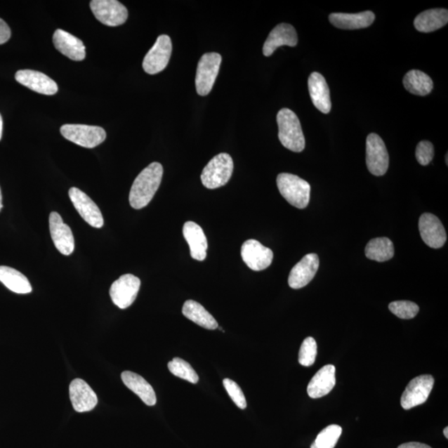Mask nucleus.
Returning a JSON list of instances; mask_svg holds the SVG:
<instances>
[{
    "label": "nucleus",
    "instance_id": "27",
    "mask_svg": "<svg viewBox=\"0 0 448 448\" xmlns=\"http://www.w3.org/2000/svg\"><path fill=\"white\" fill-rule=\"evenodd\" d=\"M183 315L191 322L199 324V327L207 330H216L218 324L213 315L197 301L189 300L185 301L182 309Z\"/></svg>",
    "mask_w": 448,
    "mask_h": 448
},
{
    "label": "nucleus",
    "instance_id": "12",
    "mask_svg": "<svg viewBox=\"0 0 448 448\" xmlns=\"http://www.w3.org/2000/svg\"><path fill=\"white\" fill-rule=\"evenodd\" d=\"M70 199L81 217L91 227L100 228L104 225V219L97 204L88 195L79 189L72 187L68 192Z\"/></svg>",
    "mask_w": 448,
    "mask_h": 448
},
{
    "label": "nucleus",
    "instance_id": "42",
    "mask_svg": "<svg viewBox=\"0 0 448 448\" xmlns=\"http://www.w3.org/2000/svg\"><path fill=\"white\" fill-rule=\"evenodd\" d=\"M446 163H447V164H448V162H447V155H446Z\"/></svg>",
    "mask_w": 448,
    "mask_h": 448
},
{
    "label": "nucleus",
    "instance_id": "34",
    "mask_svg": "<svg viewBox=\"0 0 448 448\" xmlns=\"http://www.w3.org/2000/svg\"><path fill=\"white\" fill-rule=\"evenodd\" d=\"M317 355V344L312 337L305 338L299 351V363L309 367L315 363Z\"/></svg>",
    "mask_w": 448,
    "mask_h": 448
},
{
    "label": "nucleus",
    "instance_id": "37",
    "mask_svg": "<svg viewBox=\"0 0 448 448\" xmlns=\"http://www.w3.org/2000/svg\"><path fill=\"white\" fill-rule=\"evenodd\" d=\"M11 37V30L8 25L0 18V45L8 42Z\"/></svg>",
    "mask_w": 448,
    "mask_h": 448
},
{
    "label": "nucleus",
    "instance_id": "4",
    "mask_svg": "<svg viewBox=\"0 0 448 448\" xmlns=\"http://www.w3.org/2000/svg\"><path fill=\"white\" fill-rule=\"evenodd\" d=\"M233 162L230 154L221 153L214 157L204 167L201 181L209 190H216L225 185L231 179Z\"/></svg>",
    "mask_w": 448,
    "mask_h": 448
},
{
    "label": "nucleus",
    "instance_id": "2",
    "mask_svg": "<svg viewBox=\"0 0 448 448\" xmlns=\"http://www.w3.org/2000/svg\"><path fill=\"white\" fill-rule=\"evenodd\" d=\"M278 137L284 147L294 152H301L305 149V140L299 118L291 110L283 108L277 117Z\"/></svg>",
    "mask_w": 448,
    "mask_h": 448
},
{
    "label": "nucleus",
    "instance_id": "9",
    "mask_svg": "<svg viewBox=\"0 0 448 448\" xmlns=\"http://www.w3.org/2000/svg\"><path fill=\"white\" fill-rule=\"evenodd\" d=\"M367 164L372 175H386L390 164L388 150L381 137L377 134H369L367 140Z\"/></svg>",
    "mask_w": 448,
    "mask_h": 448
},
{
    "label": "nucleus",
    "instance_id": "26",
    "mask_svg": "<svg viewBox=\"0 0 448 448\" xmlns=\"http://www.w3.org/2000/svg\"><path fill=\"white\" fill-rule=\"evenodd\" d=\"M448 22V11L445 8H433L424 11L414 20L415 29L422 33H431L444 27Z\"/></svg>",
    "mask_w": 448,
    "mask_h": 448
},
{
    "label": "nucleus",
    "instance_id": "8",
    "mask_svg": "<svg viewBox=\"0 0 448 448\" xmlns=\"http://www.w3.org/2000/svg\"><path fill=\"white\" fill-rule=\"evenodd\" d=\"M90 7L95 18L105 25L120 26L127 20V8L117 0H93Z\"/></svg>",
    "mask_w": 448,
    "mask_h": 448
},
{
    "label": "nucleus",
    "instance_id": "38",
    "mask_svg": "<svg viewBox=\"0 0 448 448\" xmlns=\"http://www.w3.org/2000/svg\"><path fill=\"white\" fill-rule=\"evenodd\" d=\"M397 448H432L427 444H423V443L420 442H407L404 443V444L400 445Z\"/></svg>",
    "mask_w": 448,
    "mask_h": 448
},
{
    "label": "nucleus",
    "instance_id": "10",
    "mask_svg": "<svg viewBox=\"0 0 448 448\" xmlns=\"http://www.w3.org/2000/svg\"><path fill=\"white\" fill-rule=\"evenodd\" d=\"M140 287V280L138 277L126 274L121 276L110 289V296L113 303L120 309H126L133 304Z\"/></svg>",
    "mask_w": 448,
    "mask_h": 448
},
{
    "label": "nucleus",
    "instance_id": "30",
    "mask_svg": "<svg viewBox=\"0 0 448 448\" xmlns=\"http://www.w3.org/2000/svg\"><path fill=\"white\" fill-rule=\"evenodd\" d=\"M364 253L370 260L378 263L386 262L394 257V244L388 237H377L369 242L365 246Z\"/></svg>",
    "mask_w": 448,
    "mask_h": 448
},
{
    "label": "nucleus",
    "instance_id": "19",
    "mask_svg": "<svg viewBox=\"0 0 448 448\" xmlns=\"http://www.w3.org/2000/svg\"><path fill=\"white\" fill-rule=\"evenodd\" d=\"M298 43L295 27L288 24H280L274 27L263 45L264 56L269 57L282 46L295 47Z\"/></svg>",
    "mask_w": 448,
    "mask_h": 448
},
{
    "label": "nucleus",
    "instance_id": "5",
    "mask_svg": "<svg viewBox=\"0 0 448 448\" xmlns=\"http://www.w3.org/2000/svg\"><path fill=\"white\" fill-rule=\"evenodd\" d=\"M222 62L221 55L208 53L203 55L198 64L196 72V91L199 95H207L212 91Z\"/></svg>",
    "mask_w": 448,
    "mask_h": 448
},
{
    "label": "nucleus",
    "instance_id": "14",
    "mask_svg": "<svg viewBox=\"0 0 448 448\" xmlns=\"http://www.w3.org/2000/svg\"><path fill=\"white\" fill-rule=\"evenodd\" d=\"M419 228L423 241L434 249L442 248L447 241V233L440 219L432 213L422 214Z\"/></svg>",
    "mask_w": 448,
    "mask_h": 448
},
{
    "label": "nucleus",
    "instance_id": "25",
    "mask_svg": "<svg viewBox=\"0 0 448 448\" xmlns=\"http://www.w3.org/2000/svg\"><path fill=\"white\" fill-rule=\"evenodd\" d=\"M121 379L125 386L138 395L146 405L154 406L157 404V395L154 388L139 374L131 371H124L121 374Z\"/></svg>",
    "mask_w": 448,
    "mask_h": 448
},
{
    "label": "nucleus",
    "instance_id": "24",
    "mask_svg": "<svg viewBox=\"0 0 448 448\" xmlns=\"http://www.w3.org/2000/svg\"><path fill=\"white\" fill-rule=\"evenodd\" d=\"M329 20L338 29H359L372 25L376 15L371 11L359 13H334L329 17Z\"/></svg>",
    "mask_w": 448,
    "mask_h": 448
},
{
    "label": "nucleus",
    "instance_id": "39",
    "mask_svg": "<svg viewBox=\"0 0 448 448\" xmlns=\"http://www.w3.org/2000/svg\"><path fill=\"white\" fill-rule=\"evenodd\" d=\"M2 135H3V119H2L1 114H0V140H1L2 139Z\"/></svg>",
    "mask_w": 448,
    "mask_h": 448
},
{
    "label": "nucleus",
    "instance_id": "16",
    "mask_svg": "<svg viewBox=\"0 0 448 448\" xmlns=\"http://www.w3.org/2000/svg\"><path fill=\"white\" fill-rule=\"evenodd\" d=\"M319 266V260L317 254L310 253L300 261L291 269L288 284L292 289H301L308 285L317 274Z\"/></svg>",
    "mask_w": 448,
    "mask_h": 448
},
{
    "label": "nucleus",
    "instance_id": "18",
    "mask_svg": "<svg viewBox=\"0 0 448 448\" xmlns=\"http://www.w3.org/2000/svg\"><path fill=\"white\" fill-rule=\"evenodd\" d=\"M15 79L22 86L40 94L53 95L58 91L56 82L38 71L20 70L16 72Z\"/></svg>",
    "mask_w": 448,
    "mask_h": 448
},
{
    "label": "nucleus",
    "instance_id": "31",
    "mask_svg": "<svg viewBox=\"0 0 448 448\" xmlns=\"http://www.w3.org/2000/svg\"><path fill=\"white\" fill-rule=\"evenodd\" d=\"M341 433L342 428L339 425H330L318 434L310 448H334L339 441Z\"/></svg>",
    "mask_w": 448,
    "mask_h": 448
},
{
    "label": "nucleus",
    "instance_id": "17",
    "mask_svg": "<svg viewBox=\"0 0 448 448\" xmlns=\"http://www.w3.org/2000/svg\"><path fill=\"white\" fill-rule=\"evenodd\" d=\"M70 395L73 409L79 413L89 412L98 403V396L93 388L81 378H76L72 381Z\"/></svg>",
    "mask_w": 448,
    "mask_h": 448
},
{
    "label": "nucleus",
    "instance_id": "6",
    "mask_svg": "<svg viewBox=\"0 0 448 448\" xmlns=\"http://www.w3.org/2000/svg\"><path fill=\"white\" fill-rule=\"evenodd\" d=\"M61 134L71 143L85 148H95L106 140L103 128L95 126L67 124L61 127Z\"/></svg>",
    "mask_w": 448,
    "mask_h": 448
},
{
    "label": "nucleus",
    "instance_id": "28",
    "mask_svg": "<svg viewBox=\"0 0 448 448\" xmlns=\"http://www.w3.org/2000/svg\"><path fill=\"white\" fill-rule=\"evenodd\" d=\"M0 282L8 289L17 294H27L32 291V286L27 278L12 268L0 266Z\"/></svg>",
    "mask_w": 448,
    "mask_h": 448
},
{
    "label": "nucleus",
    "instance_id": "22",
    "mask_svg": "<svg viewBox=\"0 0 448 448\" xmlns=\"http://www.w3.org/2000/svg\"><path fill=\"white\" fill-rule=\"evenodd\" d=\"M183 235L190 246L191 257L197 261L205 260L208 241L202 228L194 222H186L183 228Z\"/></svg>",
    "mask_w": 448,
    "mask_h": 448
},
{
    "label": "nucleus",
    "instance_id": "23",
    "mask_svg": "<svg viewBox=\"0 0 448 448\" xmlns=\"http://www.w3.org/2000/svg\"><path fill=\"white\" fill-rule=\"evenodd\" d=\"M336 382V367L332 364L326 365L315 374L309 383L308 395L312 399L326 396L335 387Z\"/></svg>",
    "mask_w": 448,
    "mask_h": 448
},
{
    "label": "nucleus",
    "instance_id": "40",
    "mask_svg": "<svg viewBox=\"0 0 448 448\" xmlns=\"http://www.w3.org/2000/svg\"><path fill=\"white\" fill-rule=\"evenodd\" d=\"M2 193H1V188H0V211H1V209H3V202H2Z\"/></svg>",
    "mask_w": 448,
    "mask_h": 448
},
{
    "label": "nucleus",
    "instance_id": "20",
    "mask_svg": "<svg viewBox=\"0 0 448 448\" xmlns=\"http://www.w3.org/2000/svg\"><path fill=\"white\" fill-rule=\"evenodd\" d=\"M53 44L59 52L73 61L84 60L86 48L82 41L67 32L57 29L53 34Z\"/></svg>",
    "mask_w": 448,
    "mask_h": 448
},
{
    "label": "nucleus",
    "instance_id": "13",
    "mask_svg": "<svg viewBox=\"0 0 448 448\" xmlns=\"http://www.w3.org/2000/svg\"><path fill=\"white\" fill-rule=\"evenodd\" d=\"M241 256L246 266L257 272L268 268L273 260L272 251L255 239H249L242 244Z\"/></svg>",
    "mask_w": 448,
    "mask_h": 448
},
{
    "label": "nucleus",
    "instance_id": "1",
    "mask_svg": "<svg viewBox=\"0 0 448 448\" xmlns=\"http://www.w3.org/2000/svg\"><path fill=\"white\" fill-rule=\"evenodd\" d=\"M163 173L162 164L154 162L139 173L130 192L129 201L132 208L141 209L147 206L161 185Z\"/></svg>",
    "mask_w": 448,
    "mask_h": 448
},
{
    "label": "nucleus",
    "instance_id": "36",
    "mask_svg": "<svg viewBox=\"0 0 448 448\" xmlns=\"http://www.w3.org/2000/svg\"><path fill=\"white\" fill-rule=\"evenodd\" d=\"M434 157V148L431 143L423 140L419 143L416 148V159L422 166H428L433 161Z\"/></svg>",
    "mask_w": 448,
    "mask_h": 448
},
{
    "label": "nucleus",
    "instance_id": "21",
    "mask_svg": "<svg viewBox=\"0 0 448 448\" xmlns=\"http://www.w3.org/2000/svg\"><path fill=\"white\" fill-rule=\"evenodd\" d=\"M308 88L314 106L319 112L328 114L331 110L330 88L321 73L315 72L309 77Z\"/></svg>",
    "mask_w": 448,
    "mask_h": 448
},
{
    "label": "nucleus",
    "instance_id": "33",
    "mask_svg": "<svg viewBox=\"0 0 448 448\" xmlns=\"http://www.w3.org/2000/svg\"><path fill=\"white\" fill-rule=\"evenodd\" d=\"M388 308L396 317L404 319H413L419 312V305L409 301H394L388 305Z\"/></svg>",
    "mask_w": 448,
    "mask_h": 448
},
{
    "label": "nucleus",
    "instance_id": "15",
    "mask_svg": "<svg viewBox=\"0 0 448 448\" xmlns=\"http://www.w3.org/2000/svg\"><path fill=\"white\" fill-rule=\"evenodd\" d=\"M49 228L56 249L62 255H71L75 249L74 237L70 227L64 223L60 214L57 212L50 213Z\"/></svg>",
    "mask_w": 448,
    "mask_h": 448
},
{
    "label": "nucleus",
    "instance_id": "32",
    "mask_svg": "<svg viewBox=\"0 0 448 448\" xmlns=\"http://www.w3.org/2000/svg\"><path fill=\"white\" fill-rule=\"evenodd\" d=\"M169 370L173 376L185 379L192 383H197L199 381L197 373L185 360L175 358L168 364Z\"/></svg>",
    "mask_w": 448,
    "mask_h": 448
},
{
    "label": "nucleus",
    "instance_id": "41",
    "mask_svg": "<svg viewBox=\"0 0 448 448\" xmlns=\"http://www.w3.org/2000/svg\"><path fill=\"white\" fill-rule=\"evenodd\" d=\"M443 434H444V436L446 437L447 440L448 438V428H445L444 430H443Z\"/></svg>",
    "mask_w": 448,
    "mask_h": 448
},
{
    "label": "nucleus",
    "instance_id": "3",
    "mask_svg": "<svg viewBox=\"0 0 448 448\" xmlns=\"http://www.w3.org/2000/svg\"><path fill=\"white\" fill-rule=\"evenodd\" d=\"M277 184L282 197L292 206L300 209L308 206L310 195L308 182L291 173H282L277 178Z\"/></svg>",
    "mask_w": 448,
    "mask_h": 448
},
{
    "label": "nucleus",
    "instance_id": "35",
    "mask_svg": "<svg viewBox=\"0 0 448 448\" xmlns=\"http://www.w3.org/2000/svg\"><path fill=\"white\" fill-rule=\"evenodd\" d=\"M223 383L228 395L230 396L232 400L235 402V404L239 407V409H245L246 408V401L239 386L230 378H224Z\"/></svg>",
    "mask_w": 448,
    "mask_h": 448
},
{
    "label": "nucleus",
    "instance_id": "29",
    "mask_svg": "<svg viewBox=\"0 0 448 448\" xmlns=\"http://www.w3.org/2000/svg\"><path fill=\"white\" fill-rule=\"evenodd\" d=\"M404 86L410 93L427 95L433 88V81L426 73L419 70H411L404 77Z\"/></svg>",
    "mask_w": 448,
    "mask_h": 448
},
{
    "label": "nucleus",
    "instance_id": "11",
    "mask_svg": "<svg viewBox=\"0 0 448 448\" xmlns=\"http://www.w3.org/2000/svg\"><path fill=\"white\" fill-rule=\"evenodd\" d=\"M434 378L431 376H420L411 381L401 397V405L405 410L425 403L431 394Z\"/></svg>",
    "mask_w": 448,
    "mask_h": 448
},
{
    "label": "nucleus",
    "instance_id": "7",
    "mask_svg": "<svg viewBox=\"0 0 448 448\" xmlns=\"http://www.w3.org/2000/svg\"><path fill=\"white\" fill-rule=\"evenodd\" d=\"M172 53V42L168 35L158 37L157 42L145 55L143 61V68L146 73L150 75L166 70Z\"/></svg>",
    "mask_w": 448,
    "mask_h": 448
}]
</instances>
